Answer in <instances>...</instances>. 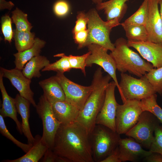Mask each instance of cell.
<instances>
[{"mask_svg": "<svg viewBox=\"0 0 162 162\" xmlns=\"http://www.w3.org/2000/svg\"><path fill=\"white\" fill-rule=\"evenodd\" d=\"M114 45V49L110 54L115 62L117 69L121 73L127 72L140 78L154 68L151 64L130 49L127 40L124 38H118Z\"/></svg>", "mask_w": 162, "mask_h": 162, "instance_id": "cell-3", "label": "cell"}, {"mask_svg": "<svg viewBox=\"0 0 162 162\" xmlns=\"http://www.w3.org/2000/svg\"><path fill=\"white\" fill-rule=\"evenodd\" d=\"M111 78L108 74L103 75L100 67L94 74L91 84L92 91L80 111L76 121L89 135L96 125V119L103 105L106 90Z\"/></svg>", "mask_w": 162, "mask_h": 162, "instance_id": "cell-2", "label": "cell"}, {"mask_svg": "<svg viewBox=\"0 0 162 162\" xmlns=\"http://www.w3.org/2000/svg\"><path fill=\"white\" fill-rule=\"evenodd\" d=\"M121 25L125 31L128 40L148 41V33L145 26L128 24L124 22L121 23Z\"/></svg>", "mask_w": 162, "mask_h": 162, "instance_id": "cell-25", "label": "cell"}, {"mask_svg": "<svg viewBox=\"0 0 162 162\" xmlns=\"http://www.w3.org/2000/svg\"><path fill=\"white\" fill-rule=\"evenodd\" d=\"M103 0H92L93 2L97 4L101 3L103 2Z\"/></svg>", "mask_w": 162, "mask_h": 162, "instance_id": "cell-44", "label": "cell"}, {"mask_svg": "<svg viewBox=\"0 0 162 162\" xmlns=\"http://www.w3.org/2000/svg\"><path fill=\"white\" fill-rule=\"evenodd\" d=\"M88 18L87 23L88 35L83 48L92 44L100 45L107 50L112 51L115 48L110 39L112 29L121 25L117 19L103 21L99 15L97 10L92 8L87 13Z\"/></svg>", "mask_w": 162, "mask_h": 162, "instance_id": "cell-4", "label": "cell"}, {"mask_svg": "<svg viewBox=\"0 0 162 162\" xmlns=\"http://www.w3.org/2000/svg\"><path fill=\"white\" fill-rule=\"evenodd\" d=\"M130 47L136 49L143 58L151 64L154 68L162 67V44L149 41L127 40Z\"/></svg>", "mask_w": 162, "mask_h": 162, "instance_id": "cell-14", "label": "cell"}, {"mask_svg": "<svg viewBox=\"0 0 162 162\" xmlns=\"http://www.w3.org/2000/svg\"><path fill=\"white\" fill-rule=\"evenodd\" d=\"M88 21V18L87 13L83 11H79L76 16L75 26L72 30L73 34L86 29Z\"/></svg>", "mask_w": 162, "mask_h": 162, "instance_id": "cell-36", "label": "cell"}, {"mask_svg": "<svg viewBox=\"0 0 162 162\" xmlns=\"http://www.w3.org/2000/svg\"><path fill=\"white\" fill-rule=\"evenodd\" d=\"M120 134L105 126L96 124L89 134L94 162H102L118 146Z\"/></svg>", "mask_w": 162, "mask_h": 162, "instance_id": "cell-5", "label": "cell"}, {"mask_svg": "<svg viewBox=\"0 0 162 162\" xmlns=\"http://www.w3.org/2000/svg\"><path fill=\"white\" fill-rule=\"evenodd\" d=\"M143 160L147 162H162V154L158 152H152Z\"/></svg>", "mask_w": 162, "mask_h": 162, "instance_id": "cell-41", "label": "cell"}, {"mask_svg": "<svg viewBox=\"0 0 162 162\" xmlns=\"http://www.w3.org/2000/svg\"><path fill=\"white\" fill-rule=\"evenodd\" d=\"M69 10V4L64 0H60L56 2L53 6V10L55 14L59 16H63L67 14Z\"/></svg>", "mask_w": 162, "mask_h": 162, "instance_id": "cell-37", "label": "cell"}, {"mask_svg": "<svg viewBox=\"0 0 162 162\" xmlns=\"http://www.w3.org/2000/svg\"><path fill=\"white\" fill-rule=\"evenodd\" d=\"M17 112L21 117L22 133L26 137L28 144H33L34 141L31 132L29 123L30 116V106L31 103L27 99L17 94L14 98Z\"/></svg>", "mask_w": 162, "mask_h": 162, "instance_id": "cell-19", "label": "cell"}, {"mask_svg": "<svg viewBox=\"0 0 162 162\" xmlns=\"http://www.w3.org/2000/svg\"><path fill=\"white\" fill-rule=\"evenodd\" d=\"M34 36V33L30 31L14 30L13 37L18 52H22L32 47L35 41Z\"/></svg>", "mask_w": 162, "mask_h": 162, "instance_id": "cell-26", "label": "cell"}, {"mask_svg": "<svg viewBox=\"0 0 162 162\" xmlns=\"http://www.w3.org/2000/svg\"><path fill=\"white\" fill-rule=\"evenodd\" d=\"M90 52L87 53L80 56H74L71 55L68 56L69 61L72 68L80 69L84 75L86 76V61Z\"/></svg>", "mask_w": 162, "mask_h": 162, "instance_id": "cell-33", "label": "cell"}, {"mask_svg": "<svg viewBox=\"0 0 162 162\" xmlns=\"http://www.w3.org/2000/svg\"><path fill=\"white\" fill-rule=\"evenodd\" d=\"M88 32V30L87 29L73 34L74 39L75 42L78 45V49L83 48L87 39Z\"/></svg>", "mask_w": 162, "mask_h": 162, "instance_id": "cell-39", "label": "cell"}, {"mask_svg": "<svg viewBox=\"0 0 162 162\" xmlns=\"http://www.w3.org/2000/svg\"><path fill=\"white\" fill-rule=\"evenodd\" d=\"M27 15L16 8L12 12L13 22L18 31H30L32 26L27 19Z\"/></svg>", "mask_w": 162, "mask_h": 162, "instance_id": "cell-30", "label": "cell"}, {"mask_svg": "<svg viewBox=\"0 0 162 162\" xmlns=\"http://www.w3.org/2000/svg\"><path fill=\"white\" fill-rule=\"evenodd\" d=\"M118 146L102 162H121Z\"/></svg>", "mask_w": 162, "mask_h": 162, "instance_id": "cell-40", "label": "cell"}, {"mask_svg": "<svg viewBox=\"0 0 162 162\" xmlns=\"http://www.w3.org/2000/svg\"><path fill=\"white\" fill-rule=\"evenodd\" d=\"M3 77L8 79L22 97L28 100L35 107L37 104L34 99V93L30 88L31 79L26 77L21 70L16 68L9 70L0 67Z\"/></svg>", "mask_w": 162, "mask_h": 162, "instance_id": "cell-13", "label": "cell"}, {"mask_svg": "<svg viewBox=\"0 0 162 162\" xmlns=\"http://www.w3.org/2000/svg\"><path fill=\"white\" fill-rule=\"evenodd\" d=\"M118 146L122 162H137L143 159L152 152L146 150L142 145L133 138H121Z\"/></svg>", "mask_w": 162, "mask_h": 162, "instance_id": "cell-16", "label": "cell"}, {"mask_svg": "<svg viewBox=\"0 0 162 162\" xmlns=\"http://www.w3.org/2000/svg\"><path fill=\"white\" fill-rule=\"evenodd\" d=\"M159 4L160 5V12L162 22V0H159Z\"/></svg>", "mask_w": 162, "mask_h": 162, "instance_id": "cell-43", "label": "cell"}, {"mask_svg": "<svg viewBox=\"0 0 162 162\" xmlns=\"http://www.w3.org/2000/svg\"><path fill=\"white\" fill-rule=\"evenodd\" d=\"M35 108L42 122V141L52 150L56 133L62 124L56 117L50 103L44 94L39 98Z\"/></svg>", "mask_w": 162, "mask_h": 162, "instance_id": "cell-8", "label": "cell"}, {"mask_svg": "<svg viewBox=\"0 0 162 162\" xmlns=\"http://www.w3.org/2000/svg\"><path fill=\"white\" fill-rule=\"evenodd\" d=\"M119 93L123 103L131 100H141L156 92L146 74L137 79L125 73H121Z\"/></svg>", "mask_w": 162, "mask_h": 162, "instance_id": "cell-6", "label": "cell"}, {"mask_svg": "<svg viewBox=\"0 0 162 162\" xmlns=\"http://www.w3.org/2000/svg\"></svg>", "mask_w": 162, "mask_h": 162, "instance_id": "cell-45", "label": "cell"}, {"mask_svg": "<svg viewBox=\"0 0 162 162\" xmlns=\"http://www.w3.org/2000/svg\"><path fill=\"white\" fill-rule=\"evenodd\" d=\"M1 26L5 40L10 43L13 36V32L12 28L11 19L9 16L6 15L2 17Z\"/></svg>", "mask_w": 162, "mask_h": 162, "instance_id": "cell-35", "label": "cell"}, {"mask_svg": "<svg viewBox=\"0 0 162 162\" xmlns=\"http://www.w3.org/2000/svg\"><path fill=\"white\" fill-rule=\"evenodd\" d=\"M140 103L143 111L151 112L162 123V109L157 103L156 94L142 100Z\"/></svg>", "mask_w": 162, "mask_h": 162, "instance_id": "cell-28", "label": "cell"}, {"mask_svg": "<svg viewBox=\"0 0 162 162\" xmlns=\"http://www.w3.org/2000/svg\"><path fill=\"white\" fill-rule=\"evenodd\" d=\"M54 57H60L61 58L56 62L50 63L45 67L41 71H53L57 72L63 73L69 72L72 69L68 58V56L64 53L56 55Z\"/></svg>", "mask_w": 162, "mask_h": 162, "instance_id": "cell-29", "label": "cell"}, {"mask_svg": "<svg viewBox=\"0 0 162 162\" xmlns=\"http://www.w3.org/2000/svg\"><path fill=\"white\" fill-rule=\"evenodd\" d=\"M160 123L152 113L143 111L137 123L125 135L134 139L143 148L149 150L154 138L155 130Z\"/></svg>", "mask_w": 162, "mask_h": 162, "instance_id": "cell-7", "label": "cell"}, {"mask_svg": "<svg viewBox=\"0 0 162 162\" xmlns=\"http://www.w3.org/2000/svg\"><path fill=\"white\" fill-rule=\"evenodd\" d=\"M116 87L113 81L110 82L106 90L103 105L96 121V124L105 126L115 131H116V117L118 104L115 94Z\"/></svg>", "mask_w": 162, "mask_h": 162, "instance_id": "cell-12", "label": "cell"}, {"mask_svg": "<svg viewBox=\"0 0 162 162\" xmlns=\"http://www.w3.org/2000/svg\"><path fill=\"white\" fill-rule=\"evenodd\" d=\"M39 84L49 101L65 100L64 92L56 76L40 81Z\"/></svg>", "mask_w": 162, "mask_h": 162, "instance_id": "cell-21", "label": "cell"}, {"mask_svg": "<svg viewBox=\"0 0 162 162\" xmlns=\"http://www.w3.org/2000/svg\"><path fill=\"white\" fill-rule=\"evenodd\" d=\"M55 116L62 124H68L76 121L80 110L65 100L49 101Z\"/></svg>", "mask_w": 162, "mask_h": 162, "instance_id": "cell-17", "label": "cell"}, {"mask_svg": "<svg viewBox=\"0 0 162 162\" xmlns=\"http://www.w3.org/2000/svg\"><path fill=\"white\" fill-rule=\"evenodd\" d=\"M87 47L90 53L86 59V66L91 67L94 64L99 66L111 76L119 92L120 89L116 75V66L112 58L107 53L108 50L95 44H91Z\"/></svg>", "mask_w": 162, "mask_h": 162, "instance_id": "cell-11", "label": "cell"}, {"mask_svg": "<svg viewBox=\"0 0 162 162\" xmlns=\"http://www.w3.org/2000/svg\"><path fill=\"white\" fill-rule=\"evenodd\" d=\"M140 100L127 101L122 105L118 104L116 111V132L119 134H125L137 123L143 112Z\"/></svg>", "mask_w": 162, "mask_h": 162, "instance_id": "cell-9", "label": "cell"}, {"mask_svg": "<svg viewBox=\"0 0 162 162\" xmlns=\"http://www.w3.org/2000/svg\"><path fill=\"white\" fill-rule=\"evenodd\" d=\"M0 132L3 136L11 141L26 153L29 150L32 146V144L23 143L15 138L8 130L4 122V118L1 115H0Z\"/></svg>", "mask_w": 162, "mask_h": 162, "instance_id": "cell-32", "label": "cell"}, {"mask_svg": "<svg viewBox=\"0 0 162 162\" xmlns=\"http://www.w3.org/2000/svg\"><path fill=\"white\" fill-rule=\"evenodd\" d=\"M14 4L11 1L7 2L5 0H0L1 10L7 9L10 10L14 6Z\"/></svg>", "mask_w": 162, "mask_h": 162, "instance_id": "cell-42", "label": "cell"}, {"mask_svg": "<svg viewBox=\"0 0 162 162\" xmlns=\"http://www.w3.org/2000/svg\"><path fill=\"white\" fill-rule=\"evenodd\" d=\"M50 61L43 56L39 55L32 58L22 69V72L27 78H39L41 74L40 70L50 64Z\"/></svg>", "mask_w": 162, "mask_h": 162, "instance_id": "cell-24", "label": "cell"}, {"mask_svg": "<svg viewBox=\"0 0 162 162\" xmlns=\"http://www.w3.org/2000/svg\"><path fill=\"white\" fill-rule=\"evenodd\" d=\"M52 151L70 162H94L89 135L76 121L61 124L56 133Z\"/></svg>", "mask_w": 162, "mask_h": 162, "instance_id": "cell-1", "label": "cell"}, {"mask_svg": "<svg viewBox=\"0 0 162 162\" xmlns=\"http://www.w3.org/2000/svg\"><path fill=\"white\" fill-rule=\"evenodd\" d=\"M47 145L42 141L39 135L34 137V143L29 150L21 157L14 160H5V162H38L41 159L47 149Z\"/></svg>", "mask_w": 162, "mask_h": 162, "instance_id": "cell-22", "label": "cell"}, {"mask_svg": "<svg viewBox=\"0 0 162 162\" xmlns=\"http://www.w3.org/2000/svg\"><path fill=\"white\" fill-rule=\"evenodd\" d=\"M159 0H148V17L145 26L148 33V41L162 44V22Z\"/></svg>", "mask_w": 162, "mask_h": 162, "instance_id": "cell-15", "label": "cell"}, {"mask_svg": "<svg viewBox=\"0 0 162 162\" xmlns=\"http://www.w3.org/2000/svg\"><path fill=\"white\" fill-rule=\"evenodd\" d=\"M148 14V0H144L138 9L124 22L128 24L146 26Z\"/></svg>", "mask_w": 162, "mask_h": 162, "instance_id": "cell-27", "label": "cell"}, {"mask_svg": "<svg viewBox=\"0 0 162 162\" xmlns=\"http://www.w3.org/2000/svg\"><path fill=\"white\" fill-rule=\"evenodd\" d=\"M43 162H67L65 158L58 156L54 153L52 150L48 148L42 158Z\"/></svg>", "mask_w": 162, "mask_h": 162, "instance_id": "cell-38", "label": "cell"}, {"mask_svg": "<svg viewBox=\"0 0 162 162\" xmlns=\"http://www.w3.org/2000/svg\"><path fill=\"white\" fill-rule=\"evenodd\" d=\"M156 93L162 94V67L153 68L146 74Z\"/></svg>", "mask_w": 162, "mask_h": 162, "instance_id": "cell-31", "label": "cell"}, {"mask_svg": "<svg viewBox=\"0 0 162 162\" xmlns=\"http://www.w3.org/2000/svg\"><path fill=\"white\" fill-rule=\"evenodd\" d=\"M149 150L162 154V125L160 124L155 129L154 138Z\"/></svg>", "mask_w": 162, "mask_h": 162, "instance_id": "cell-34", "label": "cell"}, {"mask_svg": "<svg viewBox=\"0 0 162 162\" xmlns=\"http://www.w3.org/2000/svg\"><path fill=\"white\" fill-rule=\"evenodd\" d=\"M3 76L0 72V89L1 90L2 103L0 110V113L4 118L9 117L12 118L15 122L18 131L22 133L21 124L17 119V112L15 105L14 98L10 97L8 94L3 81Z\"/></svg>", "mask_w": 162, "mask_h": 162, "instance_id": "cell-18", "label": "cell"}, {"mask_svg": "<svg viewBox=\"0 0 162 162\" xmlns=\"http://www.w3.org/2000/svg\"><path fill=\"white\" fill-rule=\"evenodd\" d=\"M128 0H109L96 4L98 10H103L107 20L117 19L120 21L125 14Z\"/></svg>", "mask_w": 162, "mask_h": 162, "instance_id": "cell-20", "label": "cell"}, {"mask_svg": "<svg viewBox=\"0 0 162 162\" xmlns=\"http://www.w3.org/2000/svg\"><path fill=\"white\" fill-rule=\"evenodd\" d=\"M46 42L38 38H35L33 45L30 48L14 54L15 58V68L22 70L25 64L33 57L40 55L41 49L45 45Z\"/></svg>", "mask_w": 162, "mask_h": 162, "instance_id": "cell-23", "label": "cell"}, {"mask_svg": "<svg viewBox=\"0 0 162 162\" xmlns=\"http://www.w3.org/2000/svg\"><path fill=\"white\" fill-rule=\"evenodd\" d=\"M64 92L65 100L80 111L92 92V85L84 86L70 80L63 73L57 72L56 75Z\"/></svg>", "mask_w": 162, "mask_h": 162, "instance_id": "cell-10", "label": "cell"}]
</instances>
